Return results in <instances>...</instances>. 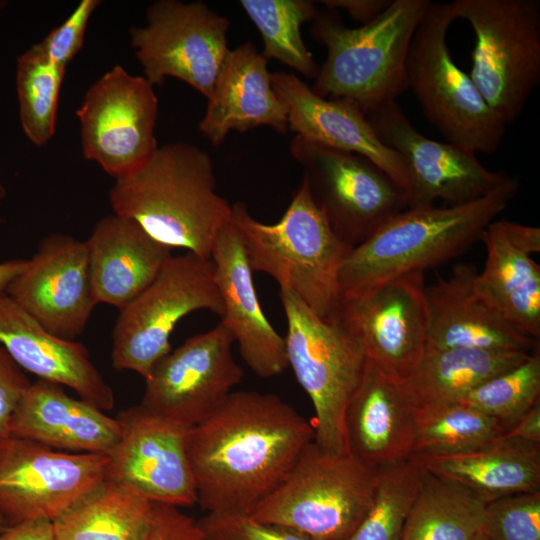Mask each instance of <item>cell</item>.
<instances>
[{"label":"cell","mask_w":540,"mask_h":540,"mask_svg":"<svg viewBox=\"0 0 540 540\" xmlns=\"http://www.w3.org/2000/svg\"><path fill=\"white\" fill-rule=\"evenodd\" d=\"M391 0H322L329 10H344L353 19L366 24L381 14Z\"/></svg>","instance_id":"obj_43"},{"label":"cell","mask_w":540,"mask_h":540,"mask_svg":"<svg viewBox=\"0 0 540 540\" xmlns=\"http://www.w3.org/2000/svg\"><path fill=\"white\" fill-rule=\"evenodd\" d=\"M8 527L9 526L7 525L6 521L4 520L2 515L0 514V532H2L3 530H5Z\"/></svg>","instance_id":"obj_49"},{"label":"cell","mask_w":540,"mask_h":540,"mask_svg":"<svg viewBox=\"0 0 540 540\" xmlns=\"http://www.w3.org/2000/svg\"><path fill=\"white\" fill-rule=\"evenodd\" d=\"M199 310L223 314L212 261L190 252L172 255L154 280L119 311L112 334L113 367L145 379L172 350L170 336L177 323Z\"/></svg>","instance_id":"obj_10"},{"label":"cell","mask_w":540,"mask_h":540,"mask_svg":"<svg viewBox=\"0 0 540 540\" xmlns=\"http://www.w3.org/2000/svg\"><path fill=\"white\" fill-rule=\"evenodd\" d=\"M66 67L52 62L39 43L17 59L16 88L22 130L34 145L55 134L58 100Z\"/></svg>","instance_id":"obj_35"},{"label":"cell","mask_w":540,"mask_h":540,"mask_svg":"<svg viewBox=\"0 0 540 540\" xmlns=\"http://www.w3.org/2000/svg\"><path fill=\"white\" fill-rule=\"evenodd\" d=\"M519 189L508 178L487 195L446 207L407 208L353 247L339 275L342 299L357 296L389 279L450 260L479 239Z\"/></svg>","instance_id":"obj_3"},{"label":"cell","mask_w":540,"mask_h":540,"mask_svg":"<svg viewBox=\"0 0 540 540\" xmlns=\"http://www.w3.org/2000/svg\"><path fill=\"white\" fill-rule=\"evenodd\" d=\"M152 502L105 479L53 523L54 540H145Z\"/></svg>","instance_id":"obj_30"},{"label":"cell","mask_w":540,"mask_h":540,"mask_svg":"<svg viewBox=\"0 0 540 540\" xmlns=\"http://www.w3.org/2000/svg\"><path fill=\"white\" fill-rule=\"evenodd\" d=\"M481 530L489 540H540V490L487 503Z\"/></svg>","instance_id":"obj_38"},{"label":"cell","mask_w":540,"mask_h":540,"mask_svg":"<svg viewBox=\"0 0 540 540\" xmlns=\"http://www.w3.org/2000/svg\"><path fill=\"white\" fill-rule=\"evenodd\" d=\"M204 540H205V537H204Z\"/></svg>","instance_id":"obj_51"},{"label":"cell","mask_w":540,"mask_h":540,"mask_svg":"<svg viewBox=\"0 0 540 540\" xmlns=\"http://www.w3.org/2000/svg\"><path fill=\"white\" fill-rule=\"evenodd\" d=\"M473 540H489L488 537L480 530Z\"/></svg>","instance_id":"obj_48"},{"label":"cell","mask_w":540,"mask_h":540,"mask_svg":"<svg viewBox=\"0 0 540 540\" xmlns=\"http://www.w3.org/2000/svg\"><path fill=\"white\" fill-rule=\"evenodd\" d=\"M366 117L382 143L408 167V208L431 206L437 200L448 206L468 203L509 178L504 172L487 170L474 152L422 135L396 101L379 106Z\"/></svg>","instance_id":"obj_17"},{"label":"cell","mask_w":540,"mask_h":540,"mask_svg":"<svg viewBox=\"0 0 540 540\" xmlns=\"http://www.w3.org/2000/svg\"><path fill=\"white\" fill-rule=\"evenodd\" d=\"M428 473L449 480L485 504L540 490V444L500 437L467 452L411 456Z\"/></svg>","instance_id":"obj_29"},{"label":"cell","mask_w":540,"mask_h":540,"mask_svg":"<svg viewBox=\"0 0 540 540\" xmlns=\"http://www.w3.org/2000/svg\"><path fill=\"white\" fill-rule=\"evenodd\" d=\"M205 540H310L290 529L248 515L207 513L198 520Z\"/></svg>","instance_id":"obj_39"},{"label":"cell","mask_w":540,"mask_h":540,"mask_svg":"<svg viewBox=\"0 0 540 540\" xmlns=\"http://www.w3.org/2000/svg\"><path fill=\"white\" fill-rule=\"evenodd\" d=\"M108 456L54 450L9 437L0 441V514L8 526L52 522L106 479Z\"/></svg>","instance_id":"obj_14"},{"label":"cell","mask_w":540,"mask_h":540,"mask_svg":"<svg viewBox=\"0 0 540 540\" xmlns=\"http://www.w3.org/2000/svg\"><path fill=\"white\" fill-rule=\"evenodd\" d=\"M530 352L477 348L425 351L405 379L418 403L457 401L491 378L525 361Z\"/></svg>","instance_id":"obj_31"},{"label":"cell","mask_w":540,"mask_h":540,"mask_svg":"<svg viewBox=\"0 0 540 540\" xmlns=\"http://www.w3.org/2000/svg\"><path fill=\"white\" fill-rule=\"evenodd\" d=\"M485 506L467 489L424 470L401 540H473Z\"/></svg>","instance_id":"obj_32"},{"label":"cell","mask_w":540,"mask_h":540,"mask_svg":"<svg viewBox=\"0 0 540 540\" xmlns=\"http://www.w3.org/2000/svg\"><path fill=\"white\" fill-rule=\"evenodd\" d=\"M0 540H54L53 523L45 517L31 518L0 532Z\"/></svg>","instance_id":"obj_44"},{"label":"cell","mask_w":540,"mask_h":540,"mask_svg":"<svg viewBox=\"0 0 540 540\" xmlns=\"http://www.w3.org/2000/svg\"><path fill=\"white\" fill-rule=\"evenodd\" d=\"M377 480L378 470L352 454L329 453L312 441L248 516L310 540H348L371 507Z\"/></svg>","instance_id":"obj_6"},{"label":"cell","mask_w":540,"mask_h":540,"mask_svg":"<svg viewBox=\"0 0 540 540\" xmlns=\"http://www.w3.org/2000/svg\"><path fill=\"white\" fill-rule=\"evenodd\" d=\"M271 82L287 106L289 129L296 136L368 158L408 199L411 183L405 161L382 143L355 102L320 97L297 76L282 71L271 73Z\"/></svg>","instance_id":"obj_21"},{"label":"cell","mask_w":540,"mask_h":540,"mask_svg":"<svg viewBox=\"0 0 540 540\" xmlns=\"http://www.w3.org/2000/svg\"><path fill=\"white\" fill-rule=\"evenodd\" d=\"M540 355L537 349L519 365L473 389L459 402L498 419L510 428L540 403Z\"/></svg>","instance_id":"obj_37"},{"label":"cell","mask_w":540,"mask_h":540,"mask_svg":"<svg viewBox=\"0 0 540 540\" xmlns=\"http://www.w3.org/2000/svg\"><path fill=\"white\" fill-rule=\"evenodd\" d=\"M122 434L107 455L106 479L152 503L178 508L197 504L186 451L187 429L136 405L116 417Z\"/></svg>","instance_id":"obj_18"},{"label":"cell","mask_w":540,"mask_h":540,"mask_svg":"<svg viewBox=\"0 0 540 540\" xmlns=\"http://www.w3.org/2000/svg\"><path fill=\"white\" fill-rule=\"evenodd\" d=\"M425 288L424 272H412L341 302L339 320L366 357L401 379L415 371L426 351Z\"/></svg>","instance_id":"obj_16"},{"label":"cell","mask_w":540,"mask_h":540,"mask_svg":"<svg viewBox=\"0 0 540 540\" xmlns=\"http://www.w3.org/2000/svg\"><path fill=\"white\" fill-rule=\"evenodd\" d=\"M423 474L412 457L378 470L371 507L348 540H401Z\"/></svg>","instance_id":"obj_36"},{"label":"cell","mask_w":540,"mask_h":540,"mask_svg":"<svg viewBox=\"0 0 540 540\" xmlns=\"http://www.w3.org/2000/svg\"><path fill=\"white\" fill-rule=\"evenodd\" d=\"M113 213L135 221L159 243L211 259L232 205L217 192L213 162L199 147L174 142L159 146L109 190Z\"/></svg>","instance_id":"obj_2"},{"label":"cell","mask_w":540,"mask_h":540,"mask_svg":"<svg viewBox=\"0 0 540 540\" xmlns=\"http://www.w3.org/2000/svg\"><path fill=\"white\" fill-rule=\"evenodd\" d=\"M211 261L223 302L221 323L238 344L243 360L261 378L280 375L289 367L285 339L264 314L252 268L231 221L218 234Z\"/></svg>","instance_id":"obj_23"},{"label":"cell","mask_w":540,"mask_h":540,"mask_svg":"<svg viewBox=\"0 0 540 540\" xmlns=\"http://www.w3.org/2000/svg\"><path fill=\"white\" fill-rule=\"evenodd\" d=\"M279 296L287 321L288 366L315 411L313 441L329 453H350L344 416L366 355L340 320L321 319L288 290L280 289Z\"/></svg>","instance_id":"obj_8"},{"label":"cell","mask_w":540,"mask_h":540,"mask_svg":"<svg viewBox=\"0 0 540 540\" xmlns=\"http://www.w3.org/2000/svg\"><path fill=\"white\" fill-rule=\"evenodd\" d=\"M233 343L221 322L186 339L153 366L140 405L186 429L200 424L242 381L244 371L234 359Z\"/></svg>","instance_id":"obj_15"},{"label":"cell","mask_w":540,"mask_h":540,"mask_svg":"<svg viewBox=\"0 0 540 540\" xmlns=\"http://www.w3.org/2000/svg\"><path fill=\"white\" fill-rule=\"evenodd\" d=\"M475 265L458 263L448 279L425 288L426 351L477 348L530 352L537 340L525 335L476 292Z\"/></svg>","instance_id":"obj_24"},{"label":"cell","mask_w":540,"mask_h":540,"mask_svg":"<svg viewBox=\"0 0 540 540\" xmlns=\"http://www.w3.org/2000/svg\"><path fill=\"white\" fill-rule=\"evenodd\" d=\"M240 5L257 27L264 43L262 55L276 59L300 74L313 78L317 65L306 47L301 26L318 11L306 0H241Z\"/></svg>","instance_id":"obj_34"},{"label":"cell","mask_w":540,"mask_h":540,"mask_svg":"<svg viewBox=\"0 0 540 540\" xmlns=\"http://www.w3.org/2000/svg\"><path fill=\"white\" fill-rule=\"evenodd\" d=\"M76 115L84 157L115 180L143 166L159 147L154 86L121 65L113 66L89 87Z\"/></svg>","instance_id":"obj_13"},{"label":"cell","mask_w":540,"mask_h":540,"mask_svg":"<svg viewBox=\"0 0 540 540\" xmlns=\"http://www.w3.org/2000/svg\"><path fill=\"white\" fill-rule=\"evenodd\" d=\"M456 19L452 2H431L409 47L408 88L425 117L449 143L475 154L494 153L504 139L507 125L451 56L447 32Z\"/></svg>","instance_id":"obj_7"},{"label":"cell","mask_w":540,"mask_h":540,"mask_svg":"<svg viewBox=\"0 0 540 540\" xmlns=\"http://www.w3.org/2000/svg\"><path fill=\"white\" fill-rule=\"evenodd\" d=\"M99 0H82L72 14L39 42L45 55L54 63L67 67L81 49L90 17Z\"/></svg>","instance_id":"obj_40"},{"label":"cell","mask_w":540,"mask_h":540,"mask_svg":"<svg viewBox=\"0 0 540 540\" xmlns=\"http://www.w3.org/2000/svg\"><path fill=\"white\" fill-rule=\"evenodd\" d=\"M267 64L250 41L229 50L198 125L212 145L222 144L232 130L269 126L287 133V106L272 86Z\"/></svg>","instance_id":"obj_26"},{"label":"cell","mask_w":540,"mask_h":540,"mask_svg":"<svg viewBox=\"0 0 540 540\" xmlns=\"http://www.w3.org/2000/svg\"><path fill=\"white\" fill-rule=\"evenodd\" d=\"M7 294L49 333L74 341L97 305L86 242L64 233L45 236Z\"/></svg>","instance_id":"obj_19"},{"label":"cell","mask_w":540,"mask_h":540,"mask_svg":"<svg viewBox=\"0 0 540 540\" xmlns=\"http://www.w3.org/2000/svg\"><path fill=\"white\" fill-rule=\"evenodd\" d=\"M292 157L335 233L355 247L408 208L406 193L368 158L295 136Z\"/></svg>","instance_id":"obj_11"},{"label":"cell","mask_w":540,"mask_h":540,"mask_svg":"<svg viewBox=\"0 0 540 540\" xmlns=\"http://www.w3.org/2000/svg\"><path fill=\"white\" fill-rule=\"evenodd\" d=\"M502 437L540 444V403L521 416Z\"/></svg>","instance_id":"obj_45"},{"label":"cell","mask_w":540,"mask_h":540,"mask_svg":"<svg viewBox=\"0 0 540 540\" xmlns=\"http://www.w3.org/2000/svg\"><path fill=\"white\" fill-rule=\"evenodd\" d=\"M486 248L474 287L479 296L525 335L540 337V229L507 219L493 220L480 234Z\"/></svg>","instance_id":"obj_22"},{"label":"cell","mask_w":540,"mask_h":540,"mask_svg":"<svg viewBox=\"0 0 540 540\" xmlns=\"http://www.w3.org/2000/svg\"><path fill=\"white\" fill-rule=\"evenodd\" d=\"M231 222L253 272L271 276L321 319L339 320V275L353 246L332 229L304 178L278 222L258 221L242 202L232 204Z\"/></svg>","instance_id":"obj_4"},{"label":"cell","mask_w":540,"mask_h":540,"mask_svg":"<svg viewBox=\"0 0 540 540\" xmlns=\"http://www.w3.org/2000/svg\"><path fill=\"white\" fill-rule=\"evenodd\" d=\"M5 5H6V2L0 1V11H1V9H2Z\"/></svg>","instance_id":"obj_50"},{"label":"cell","mask_w":540,"mask_h":540,"mask_svg":"<svg viewBox=\"0 0 540 540\" xmlns=\"http://www.w3.org/2000/svg\"><path fill=\"white\" fill-rule=\"evenodd\" d=\"M6 196H7L6 188L3 185L2 181L0 180V208H1L2 204H3V201L5 200ZM2 222H3V218H2V216L0 214V223H2Z\"/></svg>","instance_id":"obj_47"},{"label":"cell","mask_w":540,"mask_h":540,"mask_svg":"<svg viewBox=\"0 0 540 540\" xmlns=\"http://www.w3.org/2000/svg\"><path fill=\"white\" fill-rule=\"evenodd\" d=\"M456 14L475 34L470 78L507 125L540 82L538 0H455Z\"/></svg>","instance_id":"obj_9"},{"label":"cell","mask_w":540,"mask_h":540,"mask_svg":"<svg viewBox=\"0 0 540 540\" xmlns=\"http://www.w3.org/2000/svg\"><path fill=\"white\" fill-rule=\"evenodd\" d=\"M313 440L312 423L278 395L233 391L187 429L197 504L207 513L250 515Z\"/></svg>","instance_id":"obj_1"},{"label":"cell","mask_w":540,"mask_h":540,"mask_svg":"<svg viewBox=\"0 0 540 540\" xmlns=\"http://www.w3.org/2000/svg\"><path fill=\"white\" fill-rule=\"evenodd\" d=\"M31 381L0 343V441L10 437L9 424Z\"/></svg>","instance_id":"obj_41"},{"label":"cell","mask_w":540,"mask_h":540,"mask_svg":"<svg viewBox=\"0 0 540 540\" xmlns=\"http://www.w3.org/2000/svg\"><path fill=\"white\" fill-rule=\"evenodd\" d=\"M27 262L25 259L0 262V295L7 293L9 285L24 270Z\"/></svg>","instance_id":"obj_46"},{"label":"cell","mask_w":540,"mask_h":540,"mask_svg":"<svg viewBox=\"0 0 540 540\" xmlns=\"http://www.w3.org/2000/svg\"><path fill=\"white\" fill-rule=\"evenodd\" d=\"M10 437L31 440L54 450L108 455L122 426L94 405L66 394L62 385L31 382L15 408Z\"/></svg>","instance_id":"obj_27"},{"label":"cell","mask_w":540,"mask_h":540,"mask_svg":"<svg viewBox=\"0 0 540 540\" xmlns=\"http://www.w3.org/2000/svg\"><path fill=\"white\" fill-rule=\"evenodd\" d=\"M430 0H391L372 21L349 28L335 10L318 12L312 35L327 50L312 90L345 98L368 114L408 89L406 59Z\"/></svg>","instance_id":"obj_5"},{"label":"cell","mask_w":540,"mask_h":540,"mask_svg":"<svg viewBox=\"0 0 540 540\" xmlns=\"http://www.w3.org/2000/svg\"><path fill=\"white\" fill-rule=\"evenodd\" d=\"M145 540H204L198 520L184 514L180 508L152 503V516Z\"/></svg>","instance_id":"obj_42"},{"label":"cell","mask_w":540,"mask_h":540,"mask_svg":"<svg viewBox=\"0 0 540 540\" xmlns=\"http://www.w3.org/2000/svg\"><path fill=\"white\" fill-rule=\"evenodd\" d=\"M85 242L95 301L119 311L154 280L173 250L115 213L100 219Z\"/></svg>","instance_id":"obj_28"},{"label":"cell","mask_w":540,"mask_h":540,"mask_svg":"<svg viewBox=\"0 0 540 540\" xmlns=\"http://www.w3.org/2000/svg\"><path fill=\"white\" fill-rule=\"evenodd\" d=\"M0 343L24 371L72 389L102 411L113 409V390L87 348L49 333L7 293L0 295Z\"/></svg>","instance_id":"obj_25"},{"label":"cell","mask_w":540,"mask_h":540,"mask_svg":"<svg viewBox=\"0 0 540 540\" xmlns=\"http://www.w3.org/2000/svg\"><path fill=\"white\" fill-rule=\"evenodd\" d=\"M229 27L201 1L159 0L148 7L145 25L129 29L130 44L153 86L174 77L208 99L229 52Z\"/></svg>","instance_id":"obj_12"},{"label":"cell","mask_w":540,"mask_h":540,"mask_svg":"<svg viewBox=\"0 0 540 540\" xmlns=\"http://www.w3.org/2000/svg\"><path fill=\"white\" fill-rule=\"evenodd\" d=\"M508 429L498 419L459 401L420 403L412 456L467 452L502 437Z\"/></svg>","instance_id":"obj_33"},{"label":"cell","mask_w":540,"mask_h":540,"mask_svg":"<svg viewBox=\"0 0 540 540\" xmlns=\"http://www.w3.org/2000/svg\"><path fill=\"white\" fill-rule=\"evenodd\" d=\"M418 406L405 379L386 373L366 357L344 416L350 454L376 470L409 459Z\"/></svg>","instance_id":"obj_20"}]
</instances>
